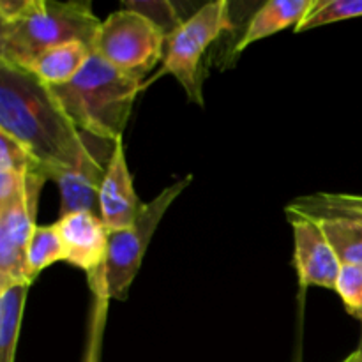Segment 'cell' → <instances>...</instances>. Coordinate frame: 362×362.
Masks as SVG:
<instances>
[{"label": "cell", "instance_id": "cell-1", "mask_svg": "<svg viewBox=\"0 0 362 362\" xmlns=\"http://www.w3.org/2000/svg\"><path fill=\"white\" fill-rule=\"evenodd\" d=\"M0 133L20 141L52 180L88 151L90 134L67 119L49 87L25 69L0 60Z\"/></svg>", "mask_w": 362, "mask_h": 362}, {"label": "cell", "instance_id": "cell-2", "mask_svg": "<svg viewBox=\"0 0 362 362\" xmlns=\"http://www.w3.org/2000/svg\"><path fill=\"white\" fill-rule=\"evenodd\" d=\"M101 20L90 2L2 0L0 2V60L23 67L45 49L71 41L92 48Z\"/></svg>", "mask_w": 362, "mask_h": 362}, {"label": "cell", "instance_id": "cell-3", "mask_svg": "<svg viewBox=\"0 0 362 362\" xmlns=\"http://www.w3.org/2000/svg\"><path fill=\"white\" fill-rule=\"evenodd\" d=\"M141 88L144 83L92 52L83 69L69 83L49 87V90L78 131L117 141L122 138Z\"/></svg>", "mask_w": 362, "mask_h": 362}, {"label": "cell", "instance_id": "cell-4", "mask_svg": "<svg viewBox=\"0 0 362 362\" xmlns=\"http://www.w3.org/2000/svg\"><path fill=\"white\" fill-rule=\"evenodd\" d=\"M233 28L230 18V4L226 0L209 2L191 14L165 42V55L159 73L144 83L147 87L158 78L172 74L177 78L187 98L204 106L200 85V60L209 46L221 34Z\"/></svg>", "mask_w": 362, "mask_h": 362}, {"label": "cell", "instance_id": "cell-5", "mask_svg": "<svg viewBox=\"0 0 362 362\" xmlns=\"http://www.w3.org/2000/svg\"><path fill=\"white\" fill-rule=\"evenodd\" d=\"M166 37L141 14L122 7L101 21L92 52L103 60L145 83V76L163 62Z\"/></svg>", "mask_w": 362, "mask_h": 362}, {"label": "cell", "instance_id": "cell-6", "mask_svg": "<svg viewBox=\"0 0 362 362\" xmlns=\"http://www.w3.org/2000/svg\"><path fill=\"white\" fill-rule=\"evenodd\" d=\"M191 180H193V175H187L179 182L170 184L154 200L141 205L136 221L129 228L110 232L108 258L105 264L106 290H108L110 299H127L131 285L141 267L148 243L154 237L163 216L175 202V198H179V194L189 186Z\"/></svg>", "mask_w": 362, "mask_h": 362}, {"label": "cell", "instance_id": "cell-7", "mask_svg": "<svg viewBox=\"0 0 362 362\" xmlns=\"http://www.w3.org/2000/svg\"><path fill=\"white\" fill-rule=\"evenodd\" d=\"M41 170L30 172L25 189L0 204V288L14 283H32L27 272V250L35 230L39 193L46 182Z\"/></svg>", "mask_w": 362, "mask_h": 362}, {"label": "cell", "instance_id": "cell-8", "mask_svg": "<svg viewBox=\"0 0 362 362\" xmlns=\"http://www.w3.org/2000/svg\"><path fill=\"white\" fill-rule=\"evenodd\" d=\"M117 141L88 138V151L73 168H62L52 177L60 189V216L90 211L99 214V187L115 151Z\"/></svg>", "mask_w": 362, "mask_h": 362}, {"label": "cell", "instance_id": "cell-9", "mask_svg": "<svg viewBox=\"0 0 362 362\" xmlns=\"http://www.w3.org/2000/svg\"><path fill=\"white\" fill-rule=\"evenodd\" d=\"M293 230V262L300 288L322 286L334 290L341 262L317 219L286 212Z\"/></svg>", "mask_w": 362, "mask_h": 362}, {"label": "cell", "instance_id": "cell-10", "mask_svg": "<svg viewBox=\"0 0 362 362\" xmlns=\"http://www.w3.org/2000/svg\"><path fill=\"white\" fill-rule=\"evenodd\" d=\"M64 244L67 264L92 274L105 269L110 247V230L101 216L90 211L60 216L55 223Z\"/></svg>", "mask_w": 362, "mask_h": 362}, {"label": "cell", "instance_id": "cell-11", "mask_svg": "<svg viewBox=\"0 0 362 362\" xmlns=\"http://www.w3.org/2000/svg\"><path fill=\"white\" fill-rule=\"evenodd\" d=\"M133 186V177L126 161L122 138L117 140L115 151L99 187V216L110 232L129 228L141 209Z\"/></svg>", "mask_w": 362, "mask_h": 362}, {"label": "cell", "instance_id": "cell-12", "mask_svg": "<svg viewBox=\"0 0 362 362\" xmlns=\"http://www.w3.org/2000/svg\"><path fill=\"white\" fill-rule=\"evenodd\" d=\"M90 57V46L81 41H71L45 49L20 69L30 73L46 87H59L69 83L83 69Z\"/></svg>", "mask_w": 362, "mask_h": 362}, {"label": "cell", "instance_id": "cell-13", "mask_svg": "<svg viewBox=\"0 0 362 362\" xmlns=\"http://www.w3.org/2000/svg\"><path fill=\"white\" fill-rule=\"evenodd\" d=\"M318 0H271L264 4L257 13L251 16L243 37L237 42L235 52H243L253 42L269 35L281 32L292 25H299L308 16L311 9L317 6Z\"/></svg>", "mask_w": 362, "mask_h": 362}, {"label": "cell", "instance_id": "cell-14", "mask_svg": "<svg viewBox=\"0 0 362 362\" xmlns=\"http://www.w3.org/2000/svg\"><path fill=\"white\" fill-rule=\"evenodd\" d=\"M286 212H296L315 219H349L362 225V197L345 193H317L297 198L286 207Z\"/></svg>", "mask_w": 362, "mask_h": 362}, {"label": "cell", "instance_id": "cell-15", "mask_svg": "<svg viewBox=\"0 0 362 362\" xmlns=\"http://www.w3.org/2000/svg\"><path fill=\"white\" fill-rule=\"evenodd\" d=\"M32 283H14L0 288V362H14L25 300Z\"/></svg>", "mask_w": 362, "mask_h": 362}, {"label": "cell", "instance_id": "cell-16", "mask_svg": "<svg viewBox=\"0 0 362 362\" xmlns=\"http://www.w3.org/2000/svg\"><path fill=\"white\" fill-rule=\"evenodd\" d=\"M88 286L92 292L90 313H88L87 325V343H85L83 359L81 362H101L103 336L106 329V317H108L110 296L106 290L105 269L98 272H92L87 276Z\"/></svg>", "mask_w": 362, "mask_h": 362}, {"label": "cell", "instance_id": "cell-17", "mask_svg": "<svg viewBox=\"0 0 362 362\" xmlns=\"http://www.w3.org/2000/svg\"><path fill=\"white\" fill-rule=\"evenodd\" d=\"M317 221L331 246L334 247L341 265L362 267V225L339 218L317 219Z\"/></svg>", "mask_w": 362, "mask_h": 362}, {"label": "cell", "instance_id": "cell-18", "mask_svg": "<svg viewBox=\"0 0 362 362\" xmlns=\"http://www.w3.org/2000/svg\"><path fill=\"white\" fill-rule=\"evenodd\" d=\"M60 260L66 262V253L57 226H35L27 250V272L30 281H34L45 269Z\"/></svg>", "mask_w": 362, "mask_h": 362}, {"label": "cell", "instance_id": "cell-19", "mask_svg": "<svg viewBox=\"0 0 362 362\" xmlns=\"http://www.w3.org/2000/svg\"><path fill=\"white\" fill-rule=\"evenodd\" d=\"M362 16V0H318L317 6L296 27V32L311 30L334 21L352 20Z\"/></svg>", "mask_w": 362, "mask_h": 362}, {"label": "cell", "instance_id": "cell-20", "mask_svg": "<svg viewBox=\"0 0 362 362\" xmlns=\"http://www.w3.org/2000/svg\"><path fill=\"white\" fill-rule=\"evenodd\" d=\"M122 7L134 11V13L141 14L147 18L151 23H154L159 30L163 32L165 37H170L180 25L184 23L182 18L175 11L173 4L166 2V0H152V2H122Z\"/></svg>", "mask_w": 362, "mask_h": 362}, {"label": "cell", "instance_id": "cell-21", "mask_svg": "<svg viewBox=\"0 0 362 362\" xmlns=\"http://www.w3.org/2000/svg\"><path fill=\"white\" fill-rule=\"evenodd\" d=\"M336 292L341 297L346 311L359 318L362 324V267L361 265H341Z\"/></svg>", "mask_w": 362, "mask_h": 362}, {"label": "cell", "instance_id": "cell-22", "mask_svg": "<svg viewBox=\"0 0 362 362\" xmlns=\"http://www.w3.org/2000/svg\"><path fill=\"white\" fill-rule=\"evenodd\" d=\"M354 354H356L357 361L362 362V332H361V341H359V349H357L356 352H354Z\"/></svg>", "mask_w": 362, "mask_h": 362}, {"label": "cell", "instance_id": "cell-23", "mask_svg": "<svg viewBox=\"0 0 362 362\" xmlns=\"http://www.w3.org/2000/svg\"><path fill=\"white\" fill-rule=\"evenodd\" d=\"M343 362H357V359H356V356H354V354H352V356L346 357V359L343 361Z\"/></svg>", "mask_w": 362, "mask_h": 362}]
</instances>
